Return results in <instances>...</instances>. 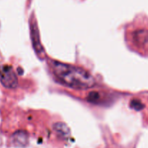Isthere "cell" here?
<instances>
[{"mask_svg":"<svg viewBox=\"0 0 148 148\" xmlns=\"http://www.w3.org/2000/svg\"><path fill=\"white\" fill-rule=\"evenodd\" d=\"M30 31H31V37L32 41L33 47L35 50L36 53L40 58H43L45 56V50L41 44L40 38H39V33L38 26L35 21H31L30 22Z\"/></svg>","mask_w":148,"mask_h":148,"instance_id":"obj_3","label":"cell"},{"mask_svg":"<svg viewBox=\"0 0 148 148\" xmlns=\"http://www.w3.org/2000/svg\"><path fill=\"white\" fill-rule=\"evenodd\" d=\"M10 140L14 146L24 147L28 145V134L24 131H18L12 135Z\"/></svg>","mask_w":148,"mask_h":148,"instance_id":"obj_5","label":"cell"},{"mask_svg":"<svg viewBox=\"0 0 148 148\" xmlns=\"http://www.w3.org/2000/svg\"><path fill=\"white\" fill-rule=\"evenodd\" d=\"M49 65L54 75L69 87L82 90L90 89L96 85L94 76L83 68L55 60L50 61Z\"/></svg>","mask_w":148,"mask_h":148,"instance_id":"obj_1","label":"cell"},{"mask_svg":"<svg viewBox=\"0 0 148 148\" xmlns=\"http://www.w3.org/2000/svg\"><path fill=\"white\" fill-rule=\"evenodd\" d=\"M0 82L8 89H15L18 86V78L11 66H0Z\"/></svg>","mask_w":148,"mask_h":148,"instance_id":"obj_2","label":"cell"},{"mask_svg":"<svg viewBox=\"0 0 148 148\" xmlns=\"http://www.w3.org/2000/svg\"><path fill=\"white\" fill-rule=\"evenodd\" d=\"M54 130L56 132L57 134L60 136V137L62 138V139H67L70 136L71 132H70L69 129L67 126L66 124L61 122H58L56 123L53 126Z\"/></svg>","mask_w":148,"mask_h":148,"instance_id":"obj_6","label":"cell"},{"mask_svg":"<svg viewBox=\"0 0 148 148\" xmlns=\"http://www.w3.org/2000/svg\"><path fill=\"white\" fill-rule=\"evenodd\" d=\"M133 42L139 47H148V28H138L133 32Z\"/></svg>","mask_w":148,"mask_h":148,"instance_id":"obj_4","label":"cell"}]
</instances>
